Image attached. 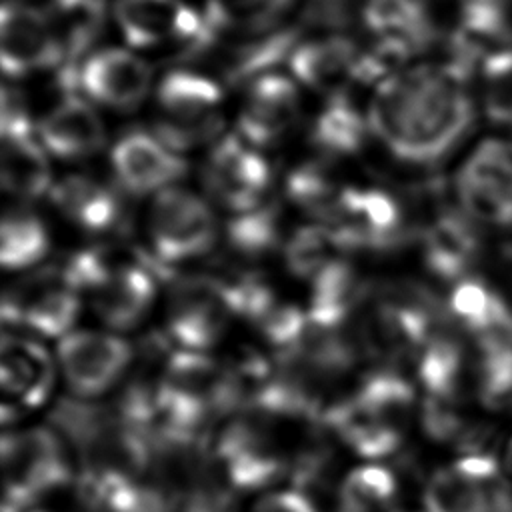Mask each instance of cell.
<instances>
[{"mask_svg": "<svg viewBox=\"0 0 512 512\" xmlns=\"http://www.w3.org/2000/svg\"><path fill=\"white\" fill-rule=\"evenodd\" d=\"M466 78L452 64L400 70L378 84L368 110L370 130L404 162H440L474 122Z\"/></svg>", "mask_w": 512, "mask_h": 512, "instance_id": "1", "label": "cell"}, {"mask_svg": "<svg viewBox=\"0 0 512 512\" xmlns=\"http://www.w3.org/2000/svg\"><path fill=\"white\" fill-rule=\"evenodd\" d=\"M156 98L162 118L154 134L174 152L210 140L222 128V88L202 74L188 70L166 74Z\"/></svg>", "mask_w": 512, "mask_h": 512, "instance_id": "2", "label": "cell"}, {"mask_svg": "<svg viewBox=\"0 0 512 512\" xmlns=\"http://www.w3.org/2000/svg\"><path fill=\"white\" fill-rule=\"evenodd\" d=\"M4 512H20L30 502L66 484L70 468L60 440L46 428L4 434Z\"/></svg>", "mask_w": 512, "mask_h": 512, "instance_id": "3", "label": "cell"}, {"mask_svg": "<svg viewBox=\"0 0 512 512\" xmlns=\"http://www.w3.org/2000/svg\"><path fill=\"white\" fill-rule=\"evenodd\" d=\"M148 232L154 260L166 272V264L200 256L214 244L216 220L210 206L196 194L164 188L152 200Z\"/></svg>", "mask_w": 512, "mask_h": 512, "instance_id": "4", "label": "cell"}, {"mask_svg": "<svg viewBox=\"0 0 512 512\" xmlns=\"http://www.w3.org/2000/svg\"><path fill=\"white\" fill-rule=\"evenodd\" d=\"M456 194L474 222L512 226V140H482L458 170Z\"/></svg>", "mask_w": 512, "mask_h": 512, "instance_id": "5", "label": "cell"}, {"mask_svg": "<svg viewBox=\"0 0 512 512\" xmlns=\"http://www.w3.org/2000/svg\"><path fill=\"white\" fill-rule=\"evenodd\" d=\"M80 310L78 290L62 266L44 268L14 282L2 298V322L26 326L44 336H60Z\"/></svg>", "mask_w": 512, "mask_h": 512, "instance_id": "6", "label": "cell"}, {"mask_svg": "<svg viewBox=\"0 0 512 512\" xmlns=\"http://www.w3.org/2000/svg\"><path fill=\"white\" fill-rule=\"evenodd\" d=\"M324 226L332 230L342 250H384L404 236L402 208L394 196L382 190L344 188Z\"/></svg>", "mask_w": 512, "mask_h": 512, "instance_id": "7", "label": "cell"}, {"mask_svg": "<svg viewBox=\"0 0 512 512\" xmlns=\"http://www.w3.org/2000/svg\"><path fill=\"white\" fill-rule=\"evenodd\" d=\"M234 314L222 282L214 276L182 280L170 296L168 332L186 350L208 348L222 336Z\"/></svg>", "mask_w": 512, "mask_h": 512, "instance_id": "8", "label": "cell"}, {"mask_svg": "<svg viewBox=\"0 0 512 512\" xmlns=\"http://www.w3.org/2000/svg\"><path fill=\"white\" fill-rule=\"evenodd\" d=\"M204 184L224 208L236 214L250 212L262 206V196L270 184V166L236 136H226L208 156Z\"/></svg>", "mask_w": 512, "mask_h": 512, "instance_id": "9", "label": "cell"}, {"mask_svg": "<svg viewBox=\"0 0 512 512\" xmlns=\"http://www.w3.org/2000/svg\"><path fill=\"white\" fill-rule=\"evenodd\" d=\"M0 56L8 76H24L64 64L48 14L12 0L2 6Z\"/></svg>", "mask_w": 512, "mask_h": 512, "instance_id": "10", "label": "cell"}, {"mask_svg": "<svg viewBox=\"0 0 512 512\" xmlns=\"http://www.w3.org/2000/svg\"><path fill=\"white\" fill-rule=\"evenodd\" d=\"M130 346L112 334L72 332L58 344V360L70 388L94 396L110 388L130 364Z\"/></svg>", "mask_w": 512, "mask_h": 512, "instance_id": "11", "label": "cell"}, {"mask_svg": "<svg viewBox=\"0 0 512 512\" xmlns=\"http://www.w3.org/2000/svg\"><path fill=\"white\" fill-rule=\"evenodd\" d=\"M78 86L96 102L130 110L136 108L152 80L150 66L130 50L104 48L94 52L76 72Z\"/></svg>", "mask_w": 512, "mask_h": 512, "instance_id": "12", "label": "cell"}, {"mask_svg": "<svg viewBox=\"0 0 512 512\" xmlns=\"http://www.w3.org/2000/svg\"><path fill=\"white\" fill-rule=\"evenodd\" d=\"M112 168L122 188L132 194H148L160 192L184 176L186 162L156 134L132 130L116 142Z\"/></svg>", "mask_w": 512, "mask_h": 512, "instance_id": "13", "label": "cell"}, {"mask_svg": "<svg viewBox=\"0 0 512 512\" xmlns=\"http://www.w3.org/2000/svg\"><path fill=\"white\" fill-rule=\"evenodd\" d=\"M298 110V90L292 80L280 74H264L252 80L238 126L254 146H270L294 126Z\"/></svg>", "mask_w": 512, "mask_h": 512, "instance_id": "14", "label": "cell"}, {"mask_svg": "<svg viewBox=\"0 0 512 512\" xmlns=\"http://www.w3.org/2000/svg\"><path fill=\"white\" fill-rule=\"evenodd\" d=\"M152 272H156L154 260L120 262L114 272L92 290V306L98 318L116 330L136 326L154 298Z\"/></svg>", "mask_w": 512, "mask_h": 512, "instance_id": "15", "label": "cell"}, {"mask_svg": "<svg viewBox=\"0 0 512 512\" xmlns=\"http://www.w3.org/2000/svg\"><path fill=\"white\" fill-rule=\"evenodd\" d=\"M422 252L434 276L444 280L462 278L480 252L474 220L458 210L440 212L422 232Z\"/></svg>", "mask_w": 512, "mask_h": 512, "instance_id": "16", "label": "cell"}, {"mask_svg": "<svg viewBox=\"0 0 512 512\" xmlns=\"http://www.w3.org/2000/svg\"><path fill=\"white\" fill-rule=\"evenodd\" d=\"M38 134L48 152L66 160L96 154L106 138L102 120L92 106L78 96H66L52 108L40 120Z\"/></svg>", "mask_w": 512, "mask_h": 512, "instance_id": "17", "label": "cell"}, {"mask_svg": "<svg viewBox=\"0 0 512 512\" xmlns=\"http://www.w3.org/2000/svg\"><path fill=\"white\" fill-rule=\"evenodd\" d=\"M52 368L42 346L30 340L4 336L0 354V384L6 398L4 410L40 404L50 390Z\"/></svg>", "mask_w": 512, "mask_h": 512, "instance_id": "18", "label": "cell"}, {"mask_svg": "<svg viewBox=\"0 0 512 512\" xmlns=\"http://www.w3.org/2000/svg\"><path fill=\"white\" fill-rule=\"evenodd\" d=\"M512 492L498 480H478L458 464L438 470L426 484L422 512H496Z\"/></svg>", "mask_w": 512, "mask_h": 512, "instance_id": "19", "label": "cell"}, {"mask_svg": "<svg viewBox=\"0 0 512 512\" xmlns=\"http://www.w3.org/2000/svg\"><path fill=\"white\" fill-rule=\"evenodd\" d=\"M358 54L352 40L326 36L296 46L290 54V70L310 88L338 90L346 80H352Z\"/></svg>", "mask_w": 512, "mask_h": 512, "instance_id": "20", "label": "cell"}, {"mask_svg": "<svg viewBox=\"0 0 512 512\" xmlns=\"http://www.w3.org/2000/svg\"><path fill=\"white\" fill-rule=\"evenodd\" d=\"M50 194L56 208L88 232L108 230L118 220L120 204L116 194L88 176H66Z\"/></svg>", "mask_w": 512, "mask_h": 512, "instance_id": "21", "label": "cell"}, {"mask_svg": "<svg viewBox=\"0 0 512 512\" xmlns=\"http://www.w3.org/2000/svg\"><path fill=\"white\" fill-rule=\"evenodd\" d=\"M362 298L364 292L352 266L336 258L314 276L308 320L316 326L340 328Z\"/></svg>", "mask_w": 512, "mask_h": 512, "instance_id": "22", "label": "cell"}, {"mask_svg": "<svg viewBox=\"0 0 512 512\" xmlns=\"http://www.w3.org/2000/svg\"><path fill=\"white\" fill-rule=\"evenodd\" d=\"M2 186L22 198H38L48 190L50 164L32 132L2 134Z\"/></svg>", "mask_w": 512, "mask_h": 512, "instance_id": "23", "label": "cell"}, {"mask_svg": "<svg viewBox=\"0 0 512 512\" xmlns=\"http://www.w3.org/2000/svg\"><path fill=\"white\" fill-rule=\"evenodd\" d=\"M48 20L70 66L98 38L104 26V0H52Z\"/></svg>", "mask_w": 512, "mask_h": 512, "instance_id": "24", "label": "cell"}, {"mask_svg": "<svg viewBox=\"0 0 512 512\" xmlns=\"http://www.w3.org/2000/svg\"><path fill=\"white\" fill-rule=\"evenodd\" d=\"M180 8V0H118L114 14L130 46L152 48L174 36Z\"/></svg>", "mask_w": 512, "mask_h": 512, "instance_id": "25", "label": "cell"}, {"mask_svg": "<svg viewBox=\"0 0 512 512\" xmlns=\"http://www.w3.org/2000/svg\"><path fill=\"white\" fill-rule=\"evenodd\" d=\"M418 376L428 396L454 402L464 378V348L458 340L438 334L422 348Z\"/></svg>", "mask_w": 512, "mask_h": 512, "instance_id": "26", "label": "cell"}, {"mask_svg": "<svg viewBox=\"0 0 512 512\" xmlns=\"http://www.w3.org/2000/svg\"><path fill=\"white\" fill-rule=\"evenodd\" d=\"M364 24L380 36H404L420 50L434 34L422 0H368Z\"/></svg>", "mask_w": 512, "mask_h": 512, "instance_id": "27", "label": "cell"}, {"mask_svg": "<svg viewBox=\"0 0 512 512\" xmlns=\"http://www.w3.org/2000/svg\"><path fill=\"white\" fill-rule=\"evenodd\" d=\"M368 128V120L344 96H334L316 118L312 140L324 152L352 154L364 144Z\"/></svg>", "mask_w": 512, "mask_h": 512, "instance_id": "28", "label": "cell"}, {"mask_svg": "<svg viewBox=\"0 0 512 512\" xmlns=\"http://www.w3.org/2000/svg\"><path fill=\"white\" fill-rule=\"evenodd\" d=\"M48 252V232L40 218L26 210H8L0 224V260L16 270L42 260Z\"/></svg>", "mask_w": 512, "mask_h": 512, "instance_id": "29", "label": "cell"}, {"mask_svg": "<svg viewBox=\"0 0 512 512\" xmlns=\"http://www.w3.org/2000/svg\"><path fill=\"white\" fill-rule=\"evenodd\" d=\"M448 306L456 320L476 336L490 330H506L496 290H490L480 280H460L452 290Z\"/></svg>", "mask_w": 512, "mask_h": 512, "instance_id": "30", "label": "cell"}, {"mask_svg": "<svg viewBox=\"0 0 512 512\" xmlns=\"http://www.w3.org/2000/svg\"><path fill=\"white\" fill-rule=\"evenodd\" d=\"M340 250L342 246L328 226H302L290 236L286 244V264L292 274L300 278H314L324 266L336 260V252Z\"/></svg>", "mask_w": 512, "mask_h": 512, "instance_id": "31", "label": "cell"}, {"mask_svg": "<svg viewBox=\"0 0 512 512\" xmlns=\"http://www.w3.org/2000/svg\"><path fill=\"white\" fill-rule=\"evenodd\" d=\"M396 492V478L382 466L352 470L340 488L338 512H374L390 504Z\"/></svg>", "mask_w": 512, "mask_h": 512, "instance_id": "32", "label": "cell"}, {"mask_svg": "<svg viewBox=\"0 0 512 512\" xmlns=\"http://www.w3.org/2000/svg\"><path fill=\"white\" fill-rule=\"evenodd\" d=\"M288 196L306 212H310L318 224H324L334 212L338 198L344 188H338L336 182L318 166L306 164L294 170L288 178Z\"/></svg>", "mask_w": 512, "mask_h": 512, "instance_id": "33", "label": "cell"}, {"mask_svg": "<svg viewBox=\"0 0 512 512\" xmlns=\"http://www.w3.org/2000/svg\"><path fill=\"white\" fill-rule=\"evenodd\" d=\"M484 76V110L498 124L512 128V48L490 52L480 64Z\"/></svg>", "mask_w": 512, "mask_h": 512, "instance_id": "34", "label": "cell"}, {"mask_svg": "<svg viewBox=\"0 0 512 512\" xmlns=\"http://www.w3.org/2000/svg\"><path fill=\"white\" fill-rule=\"evenodd\" d=\"M296 32L284 30V32H272L256 42H250L248 46L240 48L230 66H228V80L230 82H242L248 78H260L262 72L276 62H280L292 48H294Z\"/></svg>", "mask_w": 512, "mask_h": 512, "instance_id": "35", "label": "cell"}, {"mask_svg": "<svg viewBox=\"0 0 512 512\" xmlns=\"http://www.w3.org/2000/svg\"><path fill=\"white\" fill-rule=\"evenodd\" d=\"M228 240L246 256H258L270 250L278 242V210L270 204L238 214L228 224Z\"/></svg>", "mask_w": 512, "mask_h": 512, "instance_id": "36", "label": "cell"}, {"mask_svg": "<svg viewBox=\"0 0 512 512\" xmlns=\"http://www.w3.org/2000/svg\"><path fill=\"white\" fill-rule=\"evenodd\" d=\"M254 324L260 328L268 342L282 348L284 352L292 348L304 334L308 326V314H304L296 306L274 302L254 320Z\"/></svg>", "mask_w": 512, "mask_h": 512, "instance_id": "37", "label": "cell"}, {"mask_svg": "<svg viewBox=\"0 0 512 512\" xmlns=\"http://www.w3.org/2000/svg\"><path fill=\"white\" fill-rule=\"evenodd\" d=\"M230 22H242L250 28H268L274 18L290 6L292 0H214Z\"/></svg>", "mask_w": 512, "mask_h": 512, "instance_id": "38", "label": "cell"}, {"mask_svg": "<svg viewBox=\"0 0 512 512\" xmlns=\"http://www.w3.org/2000/svg\"><path fill=\"white\" fill-rule=\"evenodd\" d=\"M422 426L432 440L448 442L458 440L466 434L462 418L454 410V402L436 396H426L422 406Z\"/></svg>", "mask_w": 512, "mask_h": 512, "instance_id": "39", "label": "cell"}, {"mask_svg": "<svg viewBox=\"0 0 512 512\" xmlns=\"http://www.w3.org/2000/svg\"><path fill=\"white\" fill-rule=\"evenodd\" d=\"M252 512H316V508L300 492H276L262 498Z\"/></svg>", "mask_w": 512, "mask_h": 512, "instance_id": "40", "label": "cell"}, {"mask_svg": "<svg viewBox=\"0 0 512 512\" xmlns=\"http://www.w3.org/2000/svg\"><path fill=\"white\" fill-rule=\"evenodd\" d=\"M496 294H498V300H500L504 328L512 334V278H508L506 284L500 290H496Z\"/></svg>", "mask_w": 512, "mask_h": 512, "instance_id": "41", "label": "cell"}, {"mask_svg": "<svg viewBox=\"0 0 512 512\" xmlns=\"http://www.w3.org/2000/svg\"><path fill=\"white\" fill-rule=\"evenodd\" d=\"M504 466H506L508 472H512V440L508 442L506 452H504Z\"/></svg>", "mask_w": 512, "mask_h": 512, "instance_id": "42", "label": "cell"}, {"mask_svg": "<svg viewBox=\"0 0 512 512\" xmlns=\"http://www.w3.org/2000/svg\"><path fill=\"white\" fill-rule=\"evenodd\" d=\"M330 2H338V0H330Z\"/></svg>", "mask_w": 512, "mask_h": 512, "instance_id": "43", "label": "cell"}]
</instances>
